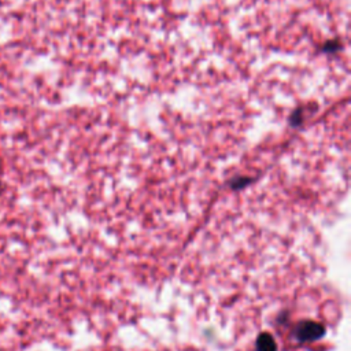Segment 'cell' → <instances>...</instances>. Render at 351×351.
<instances>
[{
	"label": "cell",
	"instance_id": "cell-2",
	"mask_svg": "<svg viewBox=\"0 0 351 351\" xmlns=\"http://www.w3.org/2000/svg\"><path fill=\"white\" fill-rule=\"evenodd\" d=\"M257 348L258 351H276V343L270 335H263L259 337Z\"/></svg>",
	"mask_w": 351,
	"mask_h": 351
},
{
	"label": "cell",
	"instance_id": "cell-1",
	"mask_svg": "<svg viewBox=\"0 0 351 351\" xmlns=\"http://www.w3.org/2000/svg\"><path fill=\"white\" fill-rule=\"evenodd\" d=\"M324 333V326H321L320 324L317 322H313V321H309V322H304L299 326L298 329V337L299 340L302 341H306V340H315L318 337H321Z\"/></svg>",
	"mask_w": 351,
	"mask_h": 351
}]
</instances>
